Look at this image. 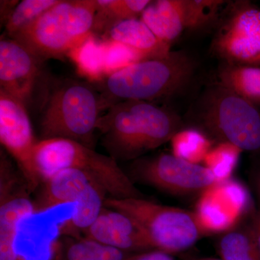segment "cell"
Returning <instances> with one entry per match:
<instances>
[{
	"mask_svg": "<svg viewBox=\"0 0 260 260\" xmlns=\"http://www.w3.org/2000/svg\"><path fill=\"white\" fill-rule=\"evenodd\" d=\"M44 62L11 38L0 41V89L28 107L42 79Z\"/></svg>",
	"mask_w": 260,
	"mask_h": 260,
	"instance_id": "obj_13",
	"label": "cell"
},
{
	"mask_svg": "<svg viewBox=\"0 0 260 260\" xmlns=\"http://www.w3.org/2000/svg\"><path fill=\"white\" fill-rule=\"evenodd\" d=\"M210 11L204 0L151 1L140 19L160 40L171 45L186 29L206 28Z\"/></svg>",
	"mask_w": 260,
	"mask_h": 260,
	"instance_id": "obj_12",
	"label": "cell"
},
{
	"mask_svg": "<svg viewBox=\"0 0 260 260\" xmlns=\"http://www.w3.org/2000/svg\"><path fill=\"white\" fill-rule=\"evenodd\" d=\"M136 253L104 245L87 238H68L59 244L54 260H130Z\"/></svg>",
	"mask_w": 260,
	"mask_h": 260,
	"instance_id": "obj_20",
	"label": "cell"
},
{
	"mask_svg": "<svg viewBox=\"0 0 260 260\" xmlns=\"http://www.w3.org/2000/svg\"><path fill=\"white\" fill-rule=\"evenodd\" d=\"M93 181H96L91 176L78 169H64L55 173L43 181L42 189L34 203L35 212L76 204Z\"/></svg>",
	"mask_w": 260,
	"mask_h": 260,
	"instance_id": "obj_16",
	"label": "cell"
},
{
	"mask_svg": "<svg viewBox=\"0 0 260 260\" xmlns=\"http://www.w3.org/2000/svg\"><path fill=\"white\" fill-rule=\"evenodd\" d=\"M170 142L173 155L191 164L204 161L207 154L213 148L209 137L194 128L179 130Z\"/></svg>",
	"mask_w": 260,
	"mask_h": 260,
	"instance_id": "obj_23",
	"label": "cell"
},
{
	"mask_svg": "<svg viewBox=\"0 0 260 260\" xmlns=\"http://www.w3.org/2000/svg\"><path fill=\"white\" fill-rule=\"evenodd\" d=\"M104 207L127 214L144 231L154 249L168 254L188 250L206 234L194 212L144 198H107Z\"/></svg>",
	"mask_w": 260,
	"mask_h": 260,
	"instance_id": "obj_7",
	"label": "cell"
},
{
	"mask_svg": "<svg viewBox=\"0 0 260 260\" xmlns=\"http://www.w3.org/2000/svg\"><path fill=\"white\" fill-rule=\"evenodd\" d=\"M107 192L96 181H93L76 203L74 213L60 227L61 235H73L85 232L95 221L104 208Z\"/></svg>",
	"mask_w": 260,
	"mask_h": 260,
	"instance_id": "obj_18",
	"label": "cell"
},
{
	"mask_svg": "<svg viewBox=\"0 0 260 260\" xmlns=\"http://www.w3.org/2000/svg\"><path fill=\"white\" fill-rule=\"evenodd\" d=\"M225 9L212 50L224 63L260 68V8L249 1H236Z\"/></svg>",
	"mask_w": 260,
	"mask_h": 260,
	"instance_id": "obj_8",
	"label": "cell"
},
{
	"mask_svg": "<svg viewBox=\"0 0 260 260\" xmlns=\"http://www.w3.org/2000/svg\"><path fill=\"white\" fill-rule=\"evenodd\" d=\"M249 218H250V224L251 229L254 233V237L257 246L258 252L260 258V210L253 207L249 212Z\"/></svg>",
	"mask_w": 260,
	"mask_h": 260,
	"instance_id": "obj_29",
	"label": "cell"
},
{
	"mask_svg": "<svg viewBox=\"0 0 260 260\" xmlns=\"http://www.w3.org/2000/svg\"><path fill=\"white\" fill-rule=\"evenodd\" d=\"M192 260H223L220 258H200V259H195Z\"/></svg>",
	"mask_w": 260,
	"mask_h": 260,
	"instance_id": "obj_31",
	"label": "cell"
},
{
	"mask_svg": "<svg viewBox=\"0 0 260 260\" xmlns=\"http://www.w3.org/2000/svg\"><path fill=\"white\" fill-rule=\"evenodd\" d=\"M104 68L106 77L124 67L145 59H150L143 53L123 44L107 41L104 43Z\"/></svg>",
	"mask_w": 260,
	"mask_h": 260,
	"instance_id": "obj_27",
	"label": "cell"
},
{
	"mask_svg": "<svg viewBox=\"0 0 260 260\" xmlns=\"http://www.w3.org/2000/svg\"><path fill=\"white\" fill-rule=\"evenodd\" d=\"M242 152L231 143H218L207 154L204 166L211 171L218 182L226 181L235 169Z\"/></svg>",
	"mask_w": 260,
	"mask_h": 260,
	"instance_id": "obj_26",
	"label": "cell"
},
{
	"mask_svg": "<svg viewBox=\"0 0 260 260\" xmlns=\"http://www.w3.org/2000/svg\"><path fill=\"white\" fill-rule=\"evenodd\" d=\"M93 34H107L116 24L141 16L150 0H95Z\"/></svg>",
	"mask_w": 260,
	"mask_h": 260,
	"instance_id": "obj_21",
	"label": "cell"
},
{
	"mask_svg": "<svg viewBox=\"0 0 260 260\" xmlns=\"http://www.w3.org/2000/svg\"><path fill=\"white\" fill-rule=\"evenodd\" d=\"M96 129L109 156L136 160L171 141L183 121L170 109L144 101L116 103L99 117Z\"/></svg>",
	"mask_w": 260,
	"mask_h": 260,
	"instance_id": "obj_1",
	"label": "cell"
},
{
	"mask_svg": "<svg viewBox=\"0 0 260 260\" xmlns=\"http://www.w3.org/2000/svg\"><path fill=\"white\" fill-rule=\"evenodd\" d=\"M218 252L223 260H260L250 224L236 226L218 239Z\"/></svg>",
	"mask_w": 260,
	"mask_h": 260,
	"instance_id": "obj_22",
	"label": "cell"
},
{
	"mask_svg": "<svg viewBox=\"0 0 260 260\" xmlns=\"http://www.w3.org/2000/svg\"><path fill=\"white\" fill-rule=\"evenodd\" d=\"M59 0H23L15 6L5 23L8 37L15 35L34 23Z\"/></svg>",
	"mask_w": 260,
	"mask_h": 260,
	"instance_id": "obj_24",
	"label": "cell"
},
{
	"mask_svg": "<svg viewBox=\"0 0 260 260\" xmlns=\"http://www.w3.org/2000/svg\"><path fill=\"white\" fill-rule=\"evenodd\" d=\"M132 180L175 195L202 193L218 183L213 173L200 164H191L173 155L161 153L133 160Z\"/></svg>",
	"mask_w": 260,
	"mask_h": 260,
	"instance_id": "obj_9",
	"label": "cell"
},
{
	"mask_svg": "<svg viewBox=\"0 0 260 260\" xmlns=\"http://www.w3.org/2000/svg\"><path fill=\"white\" fill-rule=\"evenodd\" d=\"M36 213L34 203L20 186L5 155L0 160V260H23L15 249L20 221Z\"/></svg>",
	"mask_w": 260,
	"mask_h": 260,
	"instance_id": "obj_14",
	"label": "cell"
},
{
	"mask_svg": "<svg viewBox=\"0 0 260 260\" xmlns=\"http://www.w3.org/2000/svg\"><path fill=\"white\" fill-rule=\"evenodd\" d=\"M251 206L246 188L228 179L201 193L194 213L205 233H224L237 226Z\"/></svg>",
	"mask_w": 260,
	"mask_h": 260,
	"instance_id": "obj_11",
	"label": "cell"
},
{
	"mask_svg": "<svg viewBox=\"0 0 260 260\" xmlns=\"http://www.w3.org/2000/svg\"><path fill=\"white\" fill-rule=\"evenodd\" d=\"M196 68L184 51L145 59L108 75L99 87L103 110L126 100L153 102L175 95L189 84Z\"/></svg>",
	"mask_w": 260,
	"mask_h": 260,
	"instance_id": "obj_2",
	"label": "cell"
},
{
	"mask_svg": "<svg viewBox=\"0 0 260 260\" xmlns=\"http://www.w3.org/2000/svg\"><path fill=\"white\" fill-rule=\"evenodd\" d=\"M0 141L18 162L28 190L43 182L36 168L34 151L37 142L32 133L27 107L0 89Z\"/></svg>",
	"mask_w": 260,
	"mask_h": 260,
	"instance_id": "obj_10",
	"label": "cell"
},
{
	"mask_svg": "<svg viewBox=\"0 0 260 260\" xmlns=\"http://www.w3.org/2000/svg\"><path fill=\"white\" fill-rule=\"evenodd\" d=\"M105 36L109 42L132 48L149 59L164 57L172 51L171 45L160 40L141 19H130L116 24Z\"/></svg>",
	"mask_w": 260,
	"mask_h": 260,
	"instance_id": "obj_17",
	"label": "cell"
},
{
	"mask_svg": "<svg viewBox=\"0 0 260 260\" xmlns=\"http://www.w3.org/2000/svg\"><path fill=\"white\" fill-rule=\"evenodd\" d=\"M102 111V96L93 85L80 80H62L46 96L40 121L43 139L64 138L94 149Z\"/></svg>",
	"mask_w": 260,
	"mask_h": 260,
	"instance_id": "obj_5",
	"label": "cell"
},
{
	"mask_svg": "<svg viewBox=\"0 0 260 260\" xmlns=\"http://www.w3.org/2000/svg\"><path fill=\"white\" fill-rule=\"evenodd\" d=\"M218 83L248 102L260 106V68L224 63Z\"/></svg>",
	"mask_w": 260,
	"mask_h": 260,
	"instance_id": "obj_19",
	"label": "cell"
},
{
	"mask_svg": "<svg viewBox=\"0 0 260 260\" xmlns=\"http://www.w3.org/2000/svg\"><path fill=\"white\" fill-rule=\"evenodd\" d=\"M104 54V43L97 42L93 37L69 56L82 73L91 79L101 80L106 75Z\"/></svg>",
	"mask_w": 260,
	"mask_h": 260,
	"instance_id": "obj_25",
	"label": "cell"
},
{
	"mask_svg": "<svg viewBox=\"0 0 260 260\" xmlns=\"http://www.w3.org/2000/svg\"><path fill=\"white\" fill-rule=\"evenodd\" d=\"M34 160L43 181L59 171L78 169L91 176L110 198H143L115 159L74 140L64 138L39 140L34 148Z\"/></svg>",
	"mask_w": 260,
	"mask_h": 260,
	"instance_id": "obj_4",
	"label": "cell"
},
{
	"mask_svg": "<svg viewBox=\"0 0 260 260\" xmlns=\"http://www.w3.org/2000/svg\"><path fill=\"white\" fill-rule=\"evenodd\" d=\"M83 234L87 239L122 251L140 253L154 250L148 236L134 219L106 207Z\"/></svg>",
	"mask_w": 260,
	"mask_h": 260,
	"instance_id": "obj_15",
	"label": "cell"
},
{
	"mask_svg": "<svg viewBox=\"0 0 260 260\" xmlns=\"http://www.w3.org/2000/svg\"><path fill=\"white\" fill-rule=\"evenodd\" d=\"M130 260H175V259L173 257L172 254L154 249V250L144 251V252L136 253Z\"/></svg>",
	"mask_w": 260,
	"mask_h": 260,
	"instance_id": "obj_28",
	"label": "cell"
},
{
	"mask_svg": "<svg viewBox=\"0 0 260 260\" xmlns=\"http://www.w3.org/2000/svg\"><path fill=\"white\" fill-rule=\"evenodd\" d=\"M255 186L256 194H257L258 199H259V205H260V166L258 168L257 172L256 173L255 175ZM260 210V208H259Z\"/></svg>",
	"mask_w": 260,
	"mask_h": 260,
	"instance_id": "obj_30",
	"label": "cell"
},
{
	"mask_svg": "<svg viewBox=\"0 0 260 260\" xmlns=\"http://www.w3.org/2000/svg\"><path fill=\"white\" fill-rule=\"evenodd\" d=\"M195 120L210 139L260 153V111L220 84L207 89L200 98Z\"/></svg>",
	"mask_w": 260,
	"mask_h": 260,
	"instance_id": "obj_6",
	"label": "cell"
},
{
	"mask_svg": "<svg viewBox=\"0 0 260 260\" xmlns=\"http://www.w3.org/2000/svg\"><path fill=\"white\" fill-rule=\"evenodd\" d=\"M95 0H59L14 39L43 62L69 56L93 37Z\"/></svg>",
	"mask_w": 260,
	"mask_h": 260,
	"instance_id": "obj_3",
	"label": "cell"
}]
</instances>
